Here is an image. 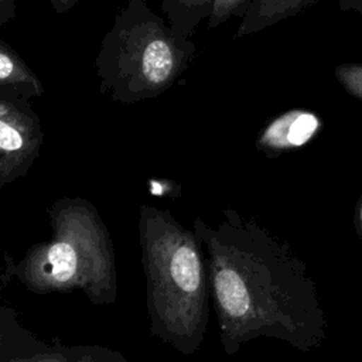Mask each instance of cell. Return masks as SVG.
<instances>
[{"label":"cell","instance_id":"1","mask_svg":"<svg viewBox=\"0 0 362 362\" xmlns=\"http://www.w3.org/2000/svg\"><path fill=\"white\" fill-rule=\"evenodd\" d=\"M194 229L208 250L209 294L228 355L259 337L300 352L321 346L327 317L318 287L286 240L233 209L216 228L198 218Z\"/></svg>","mask_w":362,"mask_h":362},{"label":"cell","instance_id":"2","mask_svg":"<svg viewBox=\"0 0 362 362\" xmlns=\"http://www.w3.org/2000/svg\"><path fill=\"white\" fill-rule=\"evenodd\" d=\"M139 212L151 329L181 352L191 354L204 339L209 315L208 270L198 236L167 209L144 204Z\"/></svg>","mask_w":362,"mask_h":362},{"label":"cell","instance_id":"3","mask_svg":"<svg viewBox=\"0 0 362 362\" xmlns=\"http://www.w3.org/2000/svg\"><path fill=\"white\" fill-rule=\"evenodd\" d=\"M195 54L197 45L175 34L147 0H127L95 58L99 89L124 105L157 98L178 81Z\"/></svg>","mask_w":362,"mask_h":362},{"label":"cell","instance_id":"4","mask_svg":"<svg viewBox=\"0 0 362 362\" xmlns=\"http://www.w3.org/2000/svg\"><path fill=\"white\" fill-rule=\"evenodd\" d=\"M52 239L27 255L21 276L35 291L82 288L93 300L115 294V263L109 233L85 199L64 198L49 209Z\"/></svg>","mask_w":362,"mask_h":362},{"label":"cell","instance_id":"5","mask_svg":"<svg viewBox=\"0 0 362 362\" xmlns=\"http://www.w3.org/2000/svg\"><path fill=\"white\" fill-rule=\"evenodd\" d=\"M320 129V119L305 110H290L276 117L259 136L257 148L276 156L300 147L311 140Z\"/></svg>","mask_w":362,"mask_h":362},{"label":"cell","instance_id":"6","mask_svg":"<svg viewBox=\"0 0 362 362\" xmlns=\"http://www.w3.org/2000/svg\"><path fill=\"white\" fill-rule=\"evenodd\" d=\"M318 0H252L242 17L236 38L262 31L288 17H294L301 11L314 6Z\"/></svg>","mask_w":362,"mask_h":362},{"label":"cell","instance_id":"7","mask_svg":"<svg viewBox=\"0 0 362 362\" xmlns=\"http://www.w3.org/2000/svg\"><path fill=\"white\" fill-rule=\"evenodd\" d=\"M0 88L14 89L27 98L42 95V82L21 55L0 38Z\"/></svg>","mask_w":362,"mask_h":362},{"label":"cell","instance_id":"8","mask_svg":"<svg viewBox=\"0 0 362 362\" xmlns=\"http://www.w3.org/2000/svg\"><path fill=\"white\" fill-rule=\"evenodd\" d=\"M215 0H161V11L170 28L191 40L198 25L208 20Z\"/></svg>","mask_w":362,"mask_h":362},{"label":"cell","instance_id":"9","mask_svg":"<svg viewBox=\"0 0 362 362\" xmlns=\"http://www.w3.org/2000/svg\"><path fill=\"white\" fill-rule=\"evenodd\" d=\"M252 0H215L211 16L208 18V28H216L232 17H243Z\"/></svg>","mask_w":362,"mask_h":362},{"label":"cell","instance_id":"10","mask_svg":"<svg viewBox=\"0 0 362 362\" xmlns=\"http://www.w3.org/2000/svg\"><path fill=\"white\" fill-rule=\"evenodd\" d=\"M334 75L339 85L354 98L362 100V64L345 62L339 64Z\"/></svg>","mask_w":362,"mask_h":362},{"label":"cell","instance_id":"11","mask_svg":"<svg viewBox=\"0 0 362 362\" xmlns=\"http://www.w3.org/2000/svg\"><path fill=\"white\" fill-rule=\"evenodd\" d=\"M16 16L14 0H0V25Z\"/></svg>","mask_w":362,"mask_h":362},{"label":"cell","instance_id":"12","mask_svg":"<svg viewBox=\"0 0 362 362\" xmlns=\"http://www.w3.org/2000/svg\"><path fill=\"white\" fill-rule=\"evenodd\" d=\"M79 1L81 0H49V4L55 13L62 14V13H66L68 10H71L72 7H75Z\"/></svg>","mask_w":362,"mask_h":362},{"label":"cell","instance_id":"13","mask_svg":"<svg viewBox=\"0 0 362 362\" xmlns=\"http://www.w3.org/2000/svg\"><path fill=\"white\" fill-rule=\"evenodd\" d=\"M342 11H358L362 13V0H337Z\"/></svg>","mask_w":362,"mask_h":362},{"label":"cell","instance_id":"14","mask_svg":"<svg viewBox=\"0 0 362 362\" xmlns=\"http://www.w3.org/2000/svg\"><path fill=\"white\" fill-rule=\"evenodd\" d=\"M356 230L358 233L362 236V205L359 208V212H358V221H356Z\"/></svg>","mask_w":362,"mask_h":362},{"label":"cell","instance_id":"15","mask_svg":"<svg viewBox=\"0 0 362 362\" xmlns=\"http://www.w3.org/2000/svg\"><path fill=\"white\" fill-rule=\"evenodd\" d=\"M48 362H54V361H48Z\"/></svg>","mask_w":362,"mask_h":362}]
</instances>
